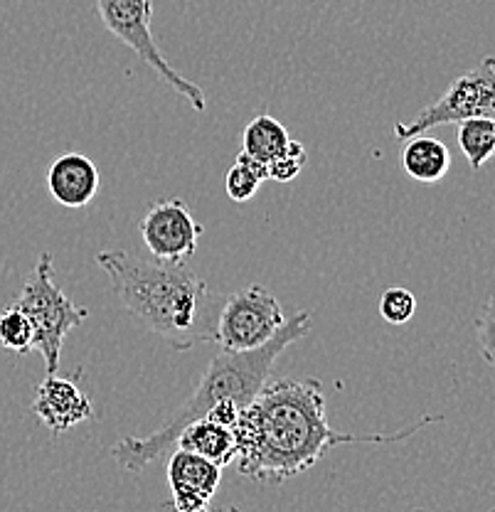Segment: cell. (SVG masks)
Instances as JSON below:
<instances>
[{"label": "cell", "instance_id": "obj_18", "mask_svg": "<svg viewBox=\"0 0 495 512\" xmlns=\"http://www.w3.org/2000/svg\"><path fill=\"white\" fill-rule=\"evenodd\" d=\"M306 160V146L291 138L289 146H286L274 160L266 163V173H269V180H274V183H291V180H296L298 175H301V170L306 168Z\"/></svg>", "mask_w": 495, "mask_h": 512}, {"label": "cell", "instance_id": "obj_10", "mask_svg": "<svg viewBox=\"0 0 495 512\" xmlns=\"http://www.w3.org/2000/svg\"><path fill=\"white\" fill-rule=\"evenodd\" d=\"M33 414L47 426L52 436H60L72 426L92 419L94 407L87 394L72 380H65L60 375H47L35 389Z\"/></svg>", "mask_w": 495, "mask_h": 512}, {"label": "cell", "instance_id": "obj_7", "mask_svg": "<svg viewBox=\"0 0 495 512\" xmlns=\"http://www.w3.org/2000/svg\"><path fill=\"white\" fill-rule=\"evenodd\" d=\"M286 323L284 308L269 288L252 284L222 303L215 343L225 352H249L269 343Z\"/></svg>", "mask_w": 495, "mask_h": 512}, {"label": "cell", "instance_id": "obj_11", "mask_svg": "<svg viewBox=\"0 0 495 512\" xmlns=\"http://www.w3.org/2000/svg\"><path fill=\"white\" fill-rule=\"evenodd\" d=\"M47 188L62 207L89 205L99 192V168L84 153H65L52 160L47 170Z\"/></svg>", "mask_w": 495, "mask_h": 512}, {"label": "cell", "instance_id": "obj_15", "mask_svg": "<svg viewBox=\"0 0 495 512\" xmlns=\"http://www.w3.org/2000/svg\"><path fill=\"white\" fill-rule=\"evenodd\" d=\"M456 138L463 156L468 158V165L473 170H481L495 156V133L491 119H468L461 121Z\"/></svg>", "mask_w": 495, "mask_h": 512}, {"label": "cell", "instance_id": "obj_23", "mask_svg": "<svg viewBox=\"0 0 495 512\" xmlns=\"http://www.w3.org/2000/svg\"><path fill=\"white\" fill-rule=\"evenodd\" d=\"M493 133H495V121H493Z\"/></svg>", "mask_w": 495, "mask_h": 512}, {"label": "cell", "instance_id": "obj_1", "mask_svg": "<svg viewBox=\"0 0 495 512\" xmlns=\"http://www.w3.org/2000/svg\"><path fill=\"white\" fill-rule=\"evenodd\" d=\"M444 421L427 414L397 434H348L328 421V402L318 380L266 382L252 404L239 412L234 424L239 476L259 483L281 485L316 466L335 446L343 444H399L424 426Z\"/></svg>", "mask_w": 495, "mask_h": 512}, {"label": "cell", "instance_id": "obj_24", "mask_svg": "<svg viewBox=\"0 0 495 512\" xmlns=\"http://www.w3.org/2000/svg\"><path fill=\"white\" fill-rule=\"evenodd\" d=\"M493 512H495V510H493Z\"/></svg>", "mask_w": 495, "mask_h": 512}, {"label": "cell", "instance_id": "obj_3", "mask_svg": "<svg viewBox=\"0 0 495 512\" xmlns=\"http://www.w3.org/2000/svg\"><path fill=\"white\" fill-rule=\"evenodd\" d=\"M313 330L311 313L301 311L294 318H286L279 333L257 350L249 352H225L220 350L210 360V365L202 372L198 387L190 394L188 402L178 407L168 421L146 436H126L119 444L111 448V456L124 471L141 473L151 463L161 461L175 451L180 431L190 426L193 421L205 419L215 404L220 402H237L239 407H247L254 402L259 389L269 382L271 370L279 362L291 345L298 340L308 338Z\"/></svg>", "mask_w": 495, "mask_h": 512}, {"label": "cell", "instance_id": "obj_12", "mask_svg": "<svg viewBox=\"0 0 495 512\" xmlns=\"http://www.w3.org/2000/svg\"><path fill=\"white\" fill-rule=\"evenodd\" d=\"M175 448L202 456L205 461L215 463L220 468L232 466L234 458H237V444H234L232 429L215 424L210 419H200L185 426L180 431L178 441H175Z\"/></svg>", "mask_w": 495, "mask_h": 512}, {"label": "cell", "instance_id": "obj_17", "mask_svg": "<svg viewBox=\"0 0 495 512\" xmlns=\"http://www.w3.org/2000/svg\"><path fill=\"white\" fill-rule=\"evenodd\" d=\"M35 343V330L30 318L10 303L0 311V348L15 352V355H28Z\"/></svg>", "mask_w": 495, "mask_h": 512}, {"label": "cell", "instance_id": "obj_19", "mask_svg": "<svg viewBox=\"0 0 495 512\" xmlns=\"http://www.w3.org/2000/svg\"><path fill=\"white\" fill-rule=\"evenodd\" d=\"M417 313V296L407 288H387L380 298V316L390 325H404Z\"/></svg>", "mask_w": 495, "mask_h": 512}, {"label": "cell", "instance_id": "obj_16", "mask_svg": "<svg viewBox=\"0 0 495 512\" xmlns=\"http://www.w3.org/2000/svg\"><path fill=\"white\" fill-rule=\"evenodd\" d=\"M264 180H269L266 163L249 158L247 153H239L225 178L227 195H230V200L234 202H249L257 195L259 188H262Z\"/></svg>", "mask_w": 495, "mask_h": 512}, {"label": "cell", "instance_id": "obj_2", "mask_svg": "<svg viewBox=\"0 0 495 512\" xmlns=\"http://www.w3.org/2000/svg\"><path fill=\"white\" fill-rule=\"evenodd\" d=\"M97 264L109 276L121 306L146 333L178 352L215 343L225 296L212 291L185 261H143L124 249H104Z\"/></svg>", "mask_w": 495, "mask_h": 512}, {"label": "cell", "instance_id": "obj_6", "mask_svg": "<svg viewBox=\"0 0 495 512\" xmlns=\"http://www.w3.org/2000/svg\"><path fill=\"white\" fill-rule=\"evenodd\" d=\"M468 119L495 121V57H483L471 72L456 77L449 89L414 119L397 121L395 136L399 141H409L419 133H429L431 128Z\"/></svg>", "mask_w": 495, "mask_h": 512}, {"label": "cell", "instance_id": "obj_9", "mask_svg": "<svg viewBox=\"0 0 495 512\" xmlns=\"http://www.w3.org/2000/svg\"><path fill=\"white\" fill-rule=\"evenodd\" d=\"M222 480V468L202 456L175 448L168 456V485L175 512H207Z\"/></svg>", "mask_w": 495, "mask_h": 512}, {"label": "cell", "instance_id": "obj_21", "mask_svg": "<svg viewBox=\"0 0 495 512\" xmlns=\"http://www.w3.org/2000/svg\"><path fill=\"white\" fill-rule=\"evenodd\" d=\"M239 412H242V407H239L237 402H230V399H227V402L215 404V407L207 412L205 419L215 421V424L220 426H227V429H234V424H237L239 419Z\"/></svg>", "mask_w": 495, "mask_h": 512}, {"label": "cell", "instance_id": "obj_13", "mask_svg": "<svg viewBox=\"0 0 495 512\" xmlns=\"http://www.w3.org/2000/svg\"><path fill=\"white\" fill-rule=\"evenodd\" d=\"M402 168L417 183H439L451 168V153L444 141L429 133H419L404 141Z\"/></svg>", "mask_w": 495, "mask_h": 512}, {"label": "cell", "instance_id": "obj_5", "mask_svg": "<svg viewBox=\"0 0 495 512\" xmlns=\"http://www.w3.org/2000/svg\"><path fill=\"white\" fill-rule=\"evenodd\" d=\"M97 10L104 28L116 40L124 42L129 50L136 52L175 94L183 96L195 111L207 109L205 92H202L198 84L185 79L180 72H175L170 62L163 57L161 47L153 40V0H97Z\"/></svg>", "mask_w": 495, "mask_h": 512}, {"label": "cell", "instance_id": "obj_14", "mask_svg": "<svg viewBox=\"0 0 495 512\" xmlns=\"http://www.w3.org/2000/svg\"><path fill=\"white\" fill-rule=\"evenodd\" d=\"M291 143L289 131L286 126L281 124L279 119L274 116H257L252 119L244 128V136H242V153H247L249 158L259 160V163H269L284 151L286 146Z\"/></svg>", "mask_w": 495, "mask_h": 512}, {"label": "cell", "instance_id": "obj_22", "mask_svg": "<svg viewBox=\"0 0 495 512\" xmlns=\"http://www.w3.org/2000/svg\"><path fill=\"white\" fill-rule=\"evenodd\" d=\"M207 512H242V510H237V508H222V510H207Z\"/></svg>", "mask_w": 495, "mask_h": 512}, {"label": "cell", "instance_id": "obj_8", "mask_svg": "<svg viewBox=\"0 0 495 512\" xmlns=\"http://www.w3.org/2000/svg\"><path fill=\"white\" fill-rule=\"evenodd\" d=\"M143 244L156 261L180 264L198 252L202 224L183 200H161L138 222Z\"/></svg>", "mask_w": 495, "mask_h": 512}, {"label": "cell", "instance_id": "obj_20", "mask_svg": "<svg viewBox=\"0 0 495 512\" xmlns=\"http://www.w3.org/2000/svg\"><path fill=\"white\" fill-rule=\"evenodd\" d=\"M476 343L483 360L495 370V293L488 296L476 318Z\"/></svg>", "mask_w": 495, "mask_h": 512}, {"label": "cell", "instance_id": "obj_4", "mask_svg": "<svg viewBox=\"0 0 495 512\" xmlns=\"http://www.w3.org/2000/svg\"><path fill=\"white\" fill-rule=\"evenodd\" d=\"M52 276H55V261H52V254L45 252L37 259L35 269L30 271L23 291L13 301V306H18L33 323V350L42 355L47 375L60 372L62 345H65L69 330L79 328L89 316L87 308L69 301Z\"/></svg>", "mask_w": 495, "mask_h": 512}]
</instances>
